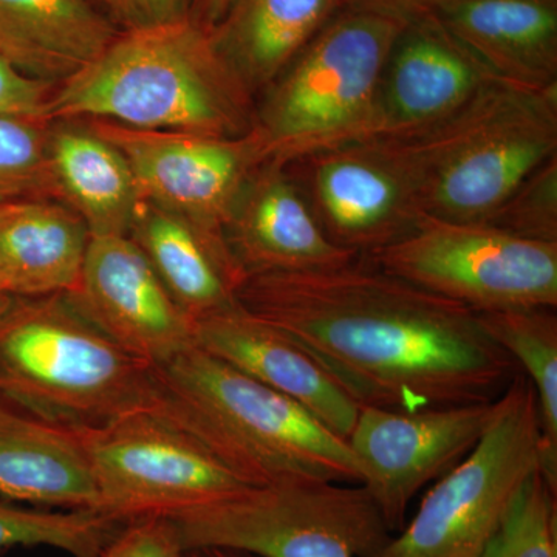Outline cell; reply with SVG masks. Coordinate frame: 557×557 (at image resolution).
<instances>
[{"instance_id":"16","label":"cell","mask_w":557,"mask_h":557,"mask_svg":"<svg viewBox=\"0 0 557 557\" xmlns=\"http://www.w3.org/2000/svg\"><path fill=\"white\" fill-rule=\"evenodd\" d=\"M223 234L245 278L338 269L358 259L325 236L298 183L276 163L252 172Z\"/></svg>"},{"instance_id":"26","label":"cell","mask_w":557,"mask_h":557,"mask_svg":"<svg viewBox=\"0 0 557 557\" xmlns=\"http://www.w3.org/2000/svg\"><path fill=\"white\" fill-rule=\"evenodd\" d=\"M123 523L101 512L17 508L0 502V553L51 547L72 557H100Z\"/></svg>"},{"instance_id":"31","label":"cell","mask_w":557,"mask_h":557,"mask_svg":"<svg viewBox=\"0 0 557 557\" xmlns=\"http://www.w3.org/2000/svg\"><path fill=\"white\" fill-rule=\"evenodd\" d=\"M54 89L53 81L28 75L0 54V116L47 121Z\"/></svg>"},{"instance_id":"1","label":"cell","mask_w":557,"mask_h":557,"mask_svg":"<svg viewBox=\"0 0 557 557\" xmlns=\"http://www.w3.org/2000/svg\"><path fill=\"white\" fill-rule=\"evenodd\" d=\"M237 302L295 341L359 408L494 401L520 370L474 311L366 258L247 277Z\"/></svg>"},{"instance_id":"8","label":"cell","mask_w":557,"mask_h":557,"mask_svg":"<svg viewBox=\"0 0 557 557\" xmlns=\"http://www.w3.org/2000/svg\"><path fill=\"white\" fill-rule=\"evenodd\" d=\"M170 519L185 549L259 557H369L392 536L364 486L327 480L252 486Z\"/></svg>"},{"instance_id":"9","label":"cell","mask_w":557,"mask_h":557,"mask_svg":"<svg viewBox=\"0 0 557 557\" xmlns=\"http://www.w3.org/2000/svg\"><path fill=\"white\" fill-rule=\"evenodd\" d=\"M366 259L474 313L557 307V244L490 223L421 215L401 239Z\"/></svg>"},{"instance_id":"22","label":"cell","mask_w":557,"mask_h":557,"mask_svg":"<svg viewBox=\"0 0 557 557\" xmlns=\"http://www.w3.org/2000/svg\"><path fill=\"white\" fill-rule=\"evenodd\" d=\"M89 240L86 223L61 201L0 205V287L11 298L67 295Z\"/></svg>"},{"instance_id":"34","label":"cell","mask_w":557,"mask_h":557,"mask_svg":"<svg viewBox=\"0 0 557 557\" xmlns=\"http://www.w3.org/2000/svg\"><path fill=\"white\" fill-rule=\"evenodd\" d=\"M230 2L231 0H189L188 17L211 30L222 20Z\"/></svg>"},{"instance_id":"20","label":"cell","mask_w":557,"mask_h":557,"mask_svg":"<svg viewBox=\"0 0 557 557\" xmlns=\"http://www.w3.org/2000/svg\"><path fill=\"white\" fill-rule=\"evenodd\" d=\"M127 236L194 322L239 304L245 274L223 234L143 200Z\"/></svg>"},{"instance_id":"15","label":"cell","mask_w":557,"mask_h":557,"mask_svg":"<svg viewBox=\"0 0 557 557\" xmlns=\"http://www.w3.org/2000/svg\"><path fill=\"white\" fill-rule=\"evenodd\" d=\"M500 83L435 17L409 21L388 53L372 113L357 141L421 134ZM355 143V141H354Z\"/></svg>"},{"instance_id":"29","label":"cell","mask_w":557,"mask_h":557,"mask_svg":"<svg viewBox=\"0 0 557 557\" xmlns=\"http://www.w3.org/2000/svg\"><path fill=\"white\" fill-rule=\"evenodd\" d=\"M485 223L525 239L557 244V156L537 168Z\"/></svg>"},{"instance_id":"7","label":"cell","mask_w":557,"mask_h":557,"mask_svg":"<svg viewBox=\"0 0 557 557\" xmlns=\"http://www.w3.org/2000/svg\"><path fill=\"white\" fill-rule=\"evenodd\" d=\"M542 458L536 392L519 370L474 449L428 491L401 533L369 557H480L527 480L542 472Z\"/></svg>"},{"instance_id":"17","label":"cell","mask_w":557,"mask_h":557,"mask_svg":"<svg viewBox=\"0 0 557 557\" xmlns=\"http://www.w3.org/2000/svg\"><path fill=\"white\" fill-rule=\"evenodd\" d=\"M196 344L347 440L359 406L304 348L240 304L196 322Z\"/></svg>"},{"instance_id":"18","label":"cell","mask_w":557,"mask_h":557,"mask_svg":"<svg viewBox=\"0 0 557 557\" xmlns=\"http://www.w3.org/2000/svg\"><path fill=\"white\" fill-rule=\"evenodd\" d=\"M434 14L500 83L557 90V0H449Z\"/></svg>"},{"instance_id":"6","label":"cell","mask_w":557,"mask_h":557,"mask_svg":"<svg viewBox=\"0 0 557 557\" xmlns=\"http://www.w3.org/2000/svg\"><path fill=\"white\" fill-rule=\"evenodd\" d=\"M408 22L344 9L267 90L255 127L267 163L287 164L361 137L388 53Z\"/></svg>"},{"instance_id":"27","label":"cell","mask_w":557,"mask_h":557,"mask_svg":"<svg viewBox=\"0 0 557 557\" xmlns=\"http://www.w3.org/2000/svg\"><path fill=\"white\" fill-rule=\"evenodd\" d=\"M57 200L50 166V123L0 116V205Z\"/></svg>"},{"instance_id":"36","label":"cell","mask_w":557,"mask_h":557,"mask_svg":"<svg viewBox=\"0 0 557 557\" xmlns=\"http://www.w3.org/2000/svg\"><path fill=\"white\" fill-rule=\"evenodd\" d=\"M11 299L13 298H11L9 293H7L5 289L0 287V313H2V311L7 309V306H9Z\"/></svg>"},{"instance_id":"11","label":"cell","mask_w":557,"mask_h":557,"mask_svg":"<svg viewBox=\"0 0 557 557\" xmlns=\"http://www.w3.org/2000/svg\"><path fill=\"white\" fill-rule=\"evenodd\" d=\"M333 244L368 258L421 218L423 177L408 138L366 139L287 164Z\"/></svg>"},{"instance_id":"35","label":"cell","mask_w":557,"mask_h":557,"mask_svg":"<svg viewBox=\"0 0 557 557\" xmlns=\"http://www.w3.org/2000/svg\"><path fill=\"white\" fill-rule=\"evenodd\" d=\"M183 557H259L251 555V553L240 552V549L231 548H190L185 549Z\"/></svg>"},{"instance_id":"21","label":"cell","mask_w":557,"mask_h":557,"mask_svg":"<svg viewBox=\"0 0 557 557\" xmlns=\"http://www.w3.org/2000/svg\"><path fill=\"white\" fill-rule=\"evenodd\" d=\"M344 9V0H231L211 28V39L226 67L255 98L269 90Z\"/></svg>"},{"instance_id":"12","label":"cell","mask_w":557,"mask_h":557,"mask_svg":"<svg viewBox=\"0 0 557 557\" xmlns=\"http://www.w3.org/2000/svg\"><path fill=\"white\" fill-rule=\"evenodd\" d=\"M87 121L123 153L143 200L211 233L223 234L245 183L267 163L255 126L239 137H214Z\"/></svg>"},{"instance_id":"23","label":"cell","mask_w":557,"mask_h":557,"mask_svg":"<svg viewBox=\"0 0 557 557\" xmlns=\"http://www.w3.org/2000/svg\"><path fill=\"white\" fill-rule=\"evenodd\" d=\"M119 35L90 0H0V54L38 78L61 83Z\"/></svg>"},{"instance_id":"19","label":"cell","mask_w":557,"mask_h":557,"mask_svg":"<svg viewBox=\"0 0 557 557\" xmlns=\"http://www.w3.org/2000/svg\"><path fill=\"white\" fill-rule=\"evenodd\" d=\"M0 496L47 509L102 512L94 471L75 428L0 399Z\"/></svg>"},{"instance_id":"14","label":"cell","mask_w":557,"mask_h":557,"mask_svg":"<svg viewBox=\"0 0 557 557\" xmlns=\"http://www.w3.org/2000/svg\"><path fill=\"white\" fill-rule=\"evenodd\" d=\"M64 296L116 346L152 368L196 344V322L127 234L90 236L78 284Z\"/></svg>"},{"instance_id":"3","label":"cell","mask_w":557,"mask_h":557,"mask_svg":"<svg viewBox=\"0 0 557 557\" xmlns=\"http://www.w3.org/2000/svg\"><path fill=\"white\" fill-rule=\"evenodd\" d=\"M152 372L150 409L199 438L249 485L364 480L347 440L197 344Z\"/></svg>"},{"instance_id":"32","label":"cell","mask_w":557,"mask_h":557,"mask_svg":"<svg viewBox=\"0 0 557 557\" xmlns=\"http://www.w3.org/2000/svg\"><path fill=\"white\" fill-rule=\"evenodd\" d=\"M120 32L159 27L188 17L189 0H90Z\"/></svg>"},{"instance_id":"4","label":"cell","mask_w":557,"mask_h":557,"mask_svg":"<svg viewBox=\"0 0 557 557\" xmlns=\"http://www.w3.org/2000/svg\"><path fill=\"white\" fill-rule=\"evenodd\" d=\"M0 399L64 424L94 426L152 408V366L132 357L64 295L13 298L0 313Z\"/></svg>"},{"instance_id":"10","label":"cell","mask_w":557,"mask_h":557,"mask_svg":"<svg viewBox=\"0 0 557 557\" xmlns=\"http://www.w3.org/2000/svg\"><path fill=\"white\" fill-rule=\"evenodd\" d=\"M75 431L89 457L102 512L120 522L174 518L252 487L199 438L153 409Z\"/></svg>"},{"instance_id":"28","label":"cell","mask_w":557,"mask_h":557,"mask_svg":"<svg viewBox=\"0 0 557 557\" xmlns=\"http://www.w3.org/2000/svg\"><path fill=\"white\" fill-rule=\"evenodd\" d=\"M480 557H557V490L541 471L527 480Z\"/></svg>"},{"instance_id":"30","label":"cell","mask_w":557,"mask_h":557,"mask_svg":"<svg viewBox=\"0 0 557 557\" xmlns=\"http://www.w3.org/2000/svg\"><path fill=\"white\" fill-rule=\"evenodd\" d=\"M174 520L146 516L123 523L100 557H183Z\"/></svg>"},{"instance_id":"5","label":"cell","mask_w":557,"mask_h":557,"mask_svg":"<svg viewBox=\"0 0 557 557\" xmlns=\"http://www.w3.org/2000/svg\"><path fill=\"white\" fill-rule=\"evenodd\" d=\"M412 138L423 170L421 214L487 222L557 156V90L496 83L453 119Z\"/></svg>"},{"instance_id":"24","label":"cell","mask_w":557,"mask_h":557,"mask_svg":"<svg viewBox=\"0 0 557 557\" xmlns=\"http://www.w3.org/2000/svg\"><path fill=\"white\" fill-rule=\"evenodd\" d=\"M50 166L58 201L83 219L90 236L129 234L143 197L123 153L108 139L89 126L50 127Z\"/></svg>"},{"instance_id":"13","label":"cell","mask_w":557,"mask_h":557,"mask_svg":"<svg viewBox=\"0 0 557 557\" xmlns=\"http://www.w3.org/2000/svg\"><path fill=\"white\" fill-rule=\"evenodd\" d=\"M496 403L412 412L359 408L347 442L364 471L361 485L392 533L405 523L413 497L474 449L493 420Z\"/></svg>"},{"instance_id":"2","label":"cell","mask_w":557,"mask_h":557,"mask_svg":"<svg viewBox=\"0 0 557 557\" xmlns=\"http://www.w3.org/2000/svg\"><path fill=\"white\" fill-rule=\"evenodd\" d=\"M252 100L215 51L211 30L185 17L120 32L100 57L61 81L46 119L239 137L255 126Z\"/></svg>"},{"instance_id":"25","label":"cell","mask_w":557,"mask_h":557,"mask_svg":"<svg viewBox=\"0 0 557 557\" xmlns=\"http://www.w3.org/2000/svg\"><path fill=\"white\" fill-rule=\"evenodd\" d=\"M498 347L515 359L536 392L542 428V475L557 490V317L552 307L475 313Z\"/></svg>"},{"instance_id":"33","label":"cell","mask_w":557,"mask_h":557,"mask_svg":"<svg viewBox=\"0 0 557 557\" xmlns=\"http://www.w3.org/2000/svg\"><path fill=\"white\" fill-rule=\"evenodd\" d=\"M446 2L449 0H344L346 9L370 11L405 22L434 13Z\"/></svg>"}]
</instances>
